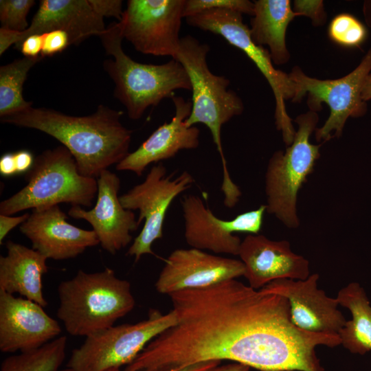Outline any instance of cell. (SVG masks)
I'll return each mask as SVG.
<instances>
[{"instance_id":"6da1fadb","label":"cell","mask_w":371,"mask_h":371,"mask_svg":"<svg viewBox=\"0 0 371 371\" xmlns=\"http://www.w3.org/2000/svg\"><path fill=\"white\" fill-rule=\"evenodd\" d=\"M168 296L177 323L154 338L124 371H159L223 360L260 371H324L318 346L338 335L295 326L287 299L236 279Z\"/></svg>"},{"instance_id":"7a4b0ae2","label":"cell","mask_w":371,"mask_h":371,"mask_svg":"<svg viewBox=\"0 0 371 371\" xmlns=\"http://www.w3.org/2000/svg\"><path fill=\"white\" fill-rule=\"evenodd\" d=\"M122 111L100 104L87 116L31 106L1 117V122L43 132L60 142L74 157L80 173L98 178L130 153L132 131L121 121Z\"/></svg>"},{"instance_id":"3957f363","label":"cell","mask_w":371,"mask_h":371,"mask_svg":"<svg viewBox=\"0 0 371 371\" xmlns=\"http://www.w3.org/2000/svg\"><path fill=\"white\" fill-rule=\"evenodd\" d=\"M210 46L190 35L181 37L179 49L173 59L179 61L188 73L192 93V109L186 121L188 127L196 124L206 126L212 135L223 166L221 190L224 202L232 204L241 196L238 187L229 172L223 149L222 126L232 117L240 115L244 105L235 91L229 89V80L213 74L207 62Z\"/></svg>"},{"instance_id":"277c9868","label":"cell","mask_w":371,"mask_h":371,"mask_svg":"<svg viewBox=\"0 0 371 371\" xmlns=\"http://www.w3.org/2000/svg\"><path fill=\"white\" fill-rule=\"evenodd\" d=\"M107 55L103 63L115 83L114 96L125 106L130 119H140L146 109L174 96L178 89L191 90L187 71L177 60L154 65L136 62L122 49L120 22H113L100 36Z\"/></svg>"},{"instance_id":"5b68a950","label":"cell","mask_w":371,"mask_h":371,"mask_svg":"<svg viewBox=\"0 0 371 371\" xmlns=\"http://www.w3.org/2000/svg\"><path fill=\"white\" fill-rule=\"evenodd\" d=\"M58 294L57 317L73 336L87 337L110 328L135 305L130 282L107 267L94 273L78 270L59 284Z\"/></svg>"},{"instance_id":"8992f818","label":"cell","mask_w":371,"mask_h":371,"mask_svg":"<svg viewBox=\"0 0 371 371\" xmlns=\"http://www.w3.org/2000/svg\"><path fill=\"white\" fill-rule=\"evenodd\" d=\"M27 184L0 203V214L69 203L90 207L98 194L97 179L81 175L69 150L61 145L38 155L25 173Z\"/></svg>"},{"instance_id":"52a82bcc","label":"cell","mask_w":371,"mask_h":371,"mask_svg":"<svg viewBox=\"0 0 371 371\" xmlns=\"http://www.w3.org/2000/svg\"><path fill=\"white\" fill-rule=\"evenodd\" d=\"M318 120V114L312 111L298 115L295 120L298 128L293 142L285 152L274 153L268 163L265 175L267 212L289 228H297L300 225L297 194L320 156L322 144L310 142Z\"/></svg>"},{"instance_id":"ba28073f","label":"cell","mask_w":371,"mask_h":371,"mask_svg":"<svg viewBox=\"0 0 371 371\" xmlns=\"http://www.w3.org/2000/svg\"><path fill=\"white\" fill-rule=\"evenodd\" d=\"M175 313L150 309L148 318L113 326L85 337L73 350L67 367L76 371H104L131 363L157 336L176 324Z\"/></svg>"},{"instance_id":"9c48e42d","label":"cell","mask_w":371,"mask_h":371,"mask_svg":"<svg viewBox=\"0 0 371 371\" xmlns=\"http://www.w3.org/2000/svg\"><path fill=\"white\" fill-rule=\"evenodd\" d=\"M370 71L371 48L352 71L338 79L311 78L298 67H295L289 74L295 85L293 102H300L307 93L310 111H319L323 102L330 109V115L324 124L315 130L317 142H325L340 137L348 117H361L366 113L368 106L362 99L361 93Z\"/></svg>"},{"instance_id":"30bf717a","label":"cell","mask_w":371,"mask_h":371,"mask_svg":"<svg viewBox=\"0 0 371 371\" xmlns=\"http://www.w3.org/2000/svg\"><path fill=\"white\" fill-rule=\"evenodd\" d=\"M187 23L222 36L242 50L256 65L270 85L276 100L275 120L286 146L291 145L295 131L286 110L285 100L293 99L295 85L289 74L275 69L268 50L254 43L242 14L229 10H209L186 18Z\"/></svg>"},{"instance_id":"8fae6325","label":"cell","mask_w":371,"mask_h":371,"mask_svg":"<svg viewBox=\"0 0 371 371\" xmlns=\"http://www.w3.org/2000/svg\"><path fill=\"white\" fill-rule=\"evenodd\" d=\"M162 164L153 166L145 180L120 196L122 206L129 210H138L137 223L144 220L139 235L128 249L127 255L137 262L144 254H153L152 246L163 237L166 212L173 200L190 188L194 182L190 173L183 171L175 178L167 175Z\"/></svg>"},{"instance_id":"7c38bea8","label":"cell","mask_w":371,"mask_h":371,"mask_svg":"<svg viewBox=\"0 0 371 371\" xmlns=\"http://www.w3.org/2000/svg\"><path fill=\"white\" fill-rule=\"evenodd\" d=\"M186 0H128L120 21L124 38L140 53L173 58Z\"/></svg>"},{"instance_id":"4fadbf2b","label":"cell","mask_w":371,"mask_h":371,"mask_svg":"<svg viewBox=\"0 0 371 371\" xmlns=\"http://www.w3.org/2000/svg\"><path fill=\"white\" fill-rule=\"evenodd\" d=\"M184 237L192 248L216 254L238 256L242 240L235 232L258 234L261 229L266 205L245 212L231 220L214 215L203 199L195 194L182 197Z\"/></svg>"},{"instance_id":"5bb4252c","label":"cell","mask_w":371,"mask_h":371,"mask_svg":"<svg viewBox=\"0 0 371 371\" xmlns=\"http://www.w3.org/2000/svg\"><path fill=\"white\" fill-rule=\"evenodd\" d=\"M103 18L96 14L89 0H42L29 27L19 32L0 28V55L11 45L18 49L23 41L34 34L54 30L66 32L70 45L100 36L106 31Z\"/></svg>"},{"instance_id":"9a60e30c","label":"cell","mask_w":371,"mask_h":371,"mask_svg":"<svg viewBox=\"0 0 371 371\" xmlns=\"http://www.w3.org/2000/svg\"><path fill=\"white\" fill-rule=\"evenodd\" d=\"M241 260L190 248L174 250L167 258L155 282L158 293H172L207 287L243 276Z\"/></svg>"},{"instance_id":"2e32d148","label":"cell","mask_w":371,"mask_h":371,"mask_svg":"<svg viewBox=\"0 0 371 371\" xmlns=\"http://www.w3.org/2000/svg\"><path fill=\"white\" fill-rule=\"evenodd\" d=\"M319 274L305 280L279 279L262 287L286 297L291 319L298 328L319 334L338 335L346 322L337 298L328 297L317 286Z\"/></svg>"},{"instance_id":"e0dca14e","label":"cell","mask_w":371,"mask_h":371,"mask_svg":"<svg viewBox=\"0 0 371 371\" xmlns=\"http://www.w3.org/2000/svg\"><path fill=\"white\" fill-rule=\"evenodd\" d=\"M97 181L95 206L90 210L71 206L68 215L87 221L96 234L102 248L115 254L132 241L131 233L139 225L133 212L125 209L120 202V179L117 175L107 169L102 172Z\"/></svg>"},{"instance_id":"ac0fdd59","label":"cell","mask_w":371,"mask_h":371,"mask_svg":"<svg viewBox=\"0 0 371 371\" xmlns=\"http://www.w3.org/2000/svg\"><path fill=\"white\" fill-rule=\"evenodd\" d=\"M61 333L58 322L43 307L0 290V350L24 352L38 348Z\"/></svg>"},{"instance_id":"d6986e66","label":"cell","mask_w":371,"mask_h":371,"mask_svg":"<svg viewBox=\"0 0 371 371\" xmlns=\"http://www.w3.org/2000/svg\"><path fill=\"white\" fill-rule=\"evenodd\" d=\"M67 218L58 205L34 209L19 229L31 241L32 249L47 259L74 258L100 244L93 229L76 227Z\"/></svg>"},{"instance_id":"ffe728a7","label":"cell","mask_w":371,"mask_h":371,"mask_svg":"<svg viewBox=\"0 0 371 371\" xmlns=\"http://www.w3.org/2000/svg\"><path fill=\"white\" fill-rule=\"evenodd\" d=\"M238 256L245 267L243 276L255 289L276 280H305L311 275L309 262L295 254L285 240L248 234L241 242Z\"/></svg>"},{"instance_id":"44dd1931","label":"cell","mask_w":371,"mask_h":371,"mask_svg":"<svg viewBox=\"0 0 371 371\" xmlns=\"http://www.w3.org/2000/svg\"><path fill=\"white\" fill-rule=\"evenodd\" d=\"M171 98L175 106L171 120L159 126L135 150L129 153L115 166L117 170L142 176L150 164L172 158L180 150L199 146L200 131L195 126L186 124L191 112V101L176 95Z\"/></svg>"},{"instance_id":"7402d4cb","label":"cell","mask_w":371,"mask_h":371,"mask_svg":"<svg viewBox=\"0 0 371 371\" xmlns=\"http://www.w3.org/2000/svg\"><path fill=\"white\" fill-rule=\"evenodd\" d=\"M7 254L0 256V290L36 302L43 308L47 302L43 293V276L48 271L47 258L38 251L12 240Z\"/></svg>"},{"instance_id":"603a6c76","label":"cell","mask_w":371,"mask_h":371,"mask_svg":"<svg viewBox=\"0 0 371 371\" xmlns=\"http://www.w3.org/2000/svg\"><path fill=\"white\" fill-rule=\"evenodd\" d=\"M250 21L251 40L258 45H267L273 63H286L290 54L286 45L289 23L298 14L289 0H258Z\"/></svg>"},{"instance_id":"cb8c5ba5","label":"cell","mask_w":371,"mask_h":371,"mask_svg":"<svg viewBox=\"0 0 371 371\" xmlns=\"http://www.w3.org/2000/svg\"><path fill=\"white\" fill-rule=\"evenodd\" d=\"M336 298L352 315L338 333L341 345L353 354L370 352L371 305L364 289L358 282H350L338 291Z\"/></svg>"},{"instance_id":"d4e9b609","label":"cell","mask_w":371,"mask_h":371,"mask_svg":"<svg viewBox=\"0 0 371 371\" xmlns=\"http://www.w3.org/2000/svg\"><path fill=\"white\" fill-rule=\"evenodd\" d=\"M43 57H23L0 67V117L32 106L23 97V86L31 68Z\"/></svg>"},{"instance_id":"484cf974","label":"cell","mask_w":371,"mask_h":371,"mask_svg":"<svg viewBox=\"0 0 371 371\" xmlns=\"http://www.w3.org/2000/svg\"><path fill=\"white\" fill-rule=\"evenodd\" d=\"M67 337L60 336L31 350L5 358L0 371H58L66 355Z\"/></svg>"},{"instance_id":"4316f807","label":"cell","mask_w":371,"mask_h":371,"mask_svg":"<svg viewBox=\"0 0 371 371\" xmlns=\"http://www.w3.org/2000/svg\"><path fill=\"white\" fill-rule=\"evenodd\" d=\"M328 34L331 41L345 47H359L367 37L366 27L348 13L335 16L330 23Z\"/></svg>"},{"instance_id":"83f0119b","label":"cell","mask_w":371,"mask_h":371,"mask_svg":"<svg viewBox=\"0 0 371 371\" xmlns=\"http://www.w3.org/2000/svg\"><path fill=\"white\" fill-rule=\"evenodd\" d=\"M34 0H1V28L21 32L28 27L27 16L34 5Z\"/></svg>"},{"instance_id":"f1b7e54d","label":"cell","mask_w":371,"mask_h":371,"mask_svg":"<svg viewBox=\"0 0 371 371\" xmlns=\"http://www.w3.org/2000/svg\"><path fill=\"white\" fill-rule=\"evenodd\" d=\"M214 9H223L253 16L254 3L248 0H186L183 17Z\"/></svg>"},{"instance_id":"f546056e","label":"cell","mask_w":371,"mask_h":371,"mask_svg":"<svg viewBox=\"0 0 371 371\" xmlns=\"http://www.w3.org/2000/svg\"><path fill=\"white\" fill-rule=\"evenodd\" d=\"M293 11L298 14L310 18L313 25H322L326 21L324 3L321 0H297L293 3Z\"/></svg>"},{"instance_id":"4dcf8cb0","label":"cell","mask_w":371,"mask_h":371,"mask_svg":"<svg viewBox=\"0 0 371 371\" xmlns=\"http://www.w3.org/2000/svg\"><path fill=\"white\" fill-rule=\"evenodd\" d=\"M43 35V48L41 56H52L63 52L70 45L69 35L62 30L46 32Z\"/></svg>"},{"instance_id":"1f68e13d","label":"cell","mask_w":371,"mask_h":371,"mask_svg":"<svg viewBox=\"0 0 371 371\" xmlns=\"http://www.w3.org/2000/svg\"><path fill=\"white\" fill-rule=\"evenodd\" d=\"M94 10L101 17H114L120 21L124 11L122 10V1L121 0H89Z\"/></svg>"},{"instance_id":"d6a6232c","label":"cell","mask_w":371,"mask_h":371,"mask_svg":"<svg viewBox=\"0 0 371 371\" xmlns=\"http://www.w3.org/2000/svg\"><path fill=\"white\" fill-rule=\"evenodd\" d=\"M43 48V35L34 34L25 38L18 49L25 57H38L41 54Z\"/></svg>"},{"instance_id":"836d02e7","label":"cell","mask_w":371,"mask_h":371,"mask_svg":"<svg viewBox=\"0 0 371 371\" xmlns=\"http://www.w3.org/2000/svg\"><path fill=\"white\" fill-rule=\"evenodd\" d=\"M29 213H25L18 216H11L5 214H0V243L8 234L17 225H21L29 217Z\"/></svg>"},{"instance_id":"e575fe53","label":"cell","mask_w":371,"mask_h":371,"mask_svg":"<svg viewBox=\"0 0 371 371\" xmlns=\"http://www.w3.org/2000/svg\"><path fill=\"white\" fill-rule=\"evenodd\" d=\"M17 174H25L32 167L34 159L32 153L27 150L14 153Z\"/></svg>"},{"instance_id":"d590c367","label":"cell","mask_w":371,"mask_h":371,"mask_svg":"<svg viewBox=\"0 0 371 371\" xmlns=\"http://www.w3.org/2000/svg\"><path fill=\"white\" fill-rule=\"evenodd\" d=\"M218 365V363L216 361H207L204 363H199L196 364H194L192 366L180 368H175V369H171V370H159V371H207ZM58 371H76L71 368H66L64 369L58 370ZM104 371H122L120 368H111L108 369Z\"/></svg>"},{"instance_id":"8d00e7d4","label":"cell","mask_w":371,"mask_h":371,"mask_svg":"<svg viewBox=\"0 0 371 371\" xmlns=\"http://www.w3.org/2000/svg\"><path fill=\"white\" fill-rule=\"evenodd\" d=\"M0 173L7 177L18 175L14 153H5L1 157Z\"/></svg>"},{"instance_id":"74e56055","label":"cell","mask_w":371,"mask_h":371,"mask_svg":"<svg viewBox=\"0 0 371 371\" xmlns=\"http://www.w3.org/2000/svg\"><path fill=\"white\" fill-rule=\"evenodd\" d=\"M250 368L242 363L232 362L220 366L218 365L207 371H249Z\"/></svg>"},{"instance_id":"f35d334b","label":"cell","mask_w":371,"mask_h":371,"mask_svg":"<svg viewBox=\"0 0 371 371\" xmlns=\"http://www.w3.org/2000/svg\"><path fill=\"white\" fill-rule=\"evenodd\" d=\"M361 97L365 102L371 100V73L366 79L362 89Z\"/></svg>"},{"instance_id":"ab89813d","label":"cell","mask_w":371,"mask_h":371,"mask_svg":"<svg viewBox=\"0 0 371 371\" xmlns=\"http://www.w3.org/2000/svg\"><path fill=\"white\" fill-rule=\"evenodd\" d=\"M363 13L366 24L371 28V0L363 1Z\"/></svg>"}]
</instances>
